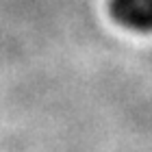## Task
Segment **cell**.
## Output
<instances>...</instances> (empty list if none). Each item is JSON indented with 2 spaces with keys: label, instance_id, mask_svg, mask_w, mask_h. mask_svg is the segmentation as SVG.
Instances as JSON below:
<instances>
[{
  "label": "cell",
  "instance_id": "1",
  "mask_svg": "<svg viewBox=\"0 0 152 152\" xmlns=\"http://www.w3.org/2000/svg\"><path fill=\"white\" fill-rule=\"evenodd\" d=\"M111 15L130 31H152V0H111Z\"/></svg>",
  "mask_w": 152,
  "mask_h": 152
}]
</instances>
